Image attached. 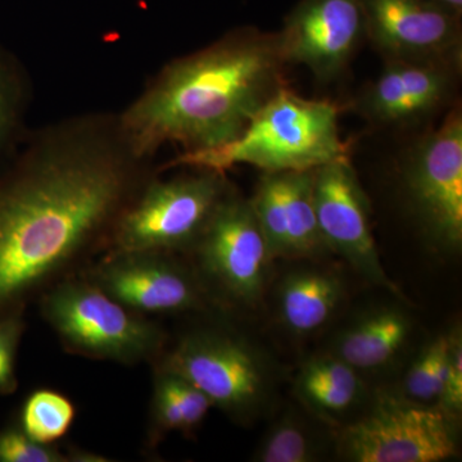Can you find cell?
I'll list each match as a JSON object with an SVG mask.
<instances>
[{
    "instance_id": "6da1fadb",
    "label": "cell",
    "mask_w": 462,
    "mask_h": 462,
    "mask_svg": "<svg viewBox=\"0 0 462 462\" xmlns=\"http://www.w3.org/2000/svg\"><path fill=\"white\" fill-rule=\"evenodd\" d=\"M157 173L130 147L117 115L25 134L0 166V318L25 314L108 252L121 216Z\"/></svg>"
},
{
    "instance_id": "7a4b0ae2",
    "label": "cell",
    "mask_w": 462,
    "mask_h": 462,
    "mask_svg": "<svg viewBox=\"0 0 462 462\" xmlns=\"http://www.w3.org/2000/svg\"><path fill=\"white\" fill-rule=\"evenodd\" d=\"M278 33L238 30L161 69L118 114L136 154L153 160L167 143L184 152L226 144L282 84Z\"/></svg>"
},
{
    "instance_id": "3957f363",
    "label": "cell",
    "mask_w": 462,
    "mask_h": 462,
    "mask_svg": "<svg viewBox=\"0 0 462 462\" xmlns=\"http://www.w3.org/2000/svg\"><path fill=\"white\" fill-rule=\"evenodd\" d=\"M348 158L338 132V107L305 99L282 87L258 109L234 141L220 147L184 152L169 165L225 173L236 165L264 172L305 171Z\"/></svg>"
},
{
    "instance_id": "277c9868",
    "label": "cell",
    "mask_w": 462,
    "mask_h": 462,
    "mask_svg": "<svg viewBox=\"0 0 462 462\" xmlns=\"http://www.w3.org/2000/svg\"><path fill=\"white\" fill-rule=\"evenodd\" d=\"M38 303L63 348L90 360L152 365L169 342L162 325L121 305L83 273L58 282Z\"/></svg>"
},
{
    "instance_id": "5b68a950",
    "label": "cell",
    "mask_w": 462,
    "mask_h": 462,
    "mask_svg": "<svg viewBox=\"0 0 462 462\" xmlns=\"http://www.w3.org/2000/svg\"><path fill=\"white\" fill-rule=\"evenodd\" d=\"M151 366L181 376L234 421H251L272 391V374L260 351L220 322L197 325L169 338Z\"/></svg>"
},
{
    "instance_id": "8992f818",
    "label": "cell",
    "mask_w": 462,
    "mask_h": 462,
    "mask_svg": "<svg viewBox=\"0 0 462 462\" xmlns=\"http://www.w3.org/2000/svg\"><path fill=\"white\" fill-rule=\"evenodd\" d=\"M231 189L225 173L197 170L161 180L154 175L121 216L109 251L187 254Z\"/></svg>"
},
{
    "instance_id": "52a82bcc",
    "label": "cell",
    "mask_w": 462,
    "mask_h": 462,
    "mask_svg": "<svg viewBox=\"0 0 462 462\" xmlns=\"http://www.w3.org/2000/svg\"><path fill=\"white\" fill-rule=\"evenodd\" d=\"M187 254L217 309L260 302L273 260L251 199L227 191Z\"/></svg>"
},
{
    "instance_id": "ba28073f",
    "label": "cell",
    "mask_w": 462,
    "mask_h": 462,
    "mask_svg": "<svg viewBox=\"0 0 462 462\" xmlns=\"http://www.w3.org/2000/svg\"><path fill=\"white\" fill-rule=\"evenodd\" d=\"M457 448L454 416L387 392L339 436L340 454L355 462H440Z\"/></svg>"
},
{
    "instance_id": "9c48e42d",
    "label": "cell",
    "mask_w": 462,
    "mask_h": 462,
    "mask_svg": "<svg viewBox=\"0 0 462 462\" xmlns=\"http://www.w3.org/2000/svg\"><path fill=\"white\" fill-rule=\"evenodd\" d=\"M181 256L160 251H108L81 273L138 314H209L218 310L199 273Z\"/></svg>"
},
{
    "instance_id": "30bf717a",
    "label": "cell",
    "mask_w": 462,
    "mask_h": 462,
    "mask_svg": "<svg viewBox=\"0 0 462 462\" xmlns=\"http://www.w3.org/2000/svg\"><path fill=\"white\" fill-rule=\"evenodd\" d=\"M406 184L428 239L442 251H460L462 117L457 109L413 151Z\"/></svg>"
},
{
    "instance_id": "8fae6325",
    "label": "cell",
    "mask_w": 462,
    "mask_h": 462,
    "mask_svg": "<svg viewBox=\"0 0 462 462\" xmlns=\"http://www.w3.org/2000/svg\"><path fill=\"white\" fill-rule=\"evenodd\" d=\"M314 202L322 239L373 284L401 296L380 261L366 194L348 158L315 169Z\"/></svg>"
},
{
    "instance_id": "7c38bea8",
    "label": "cell",
    "mask_w": 462,
    "mask_h": 462,
    "mask_svg": "<svg viewBox=\"0 0 462 462\" xmlns=\"http://www.w3.org/2000/svg\"><path fill=\"white\" fill-rule=\"evenodd\" d=\"M366 35L364 0H302L278 33L285 63L322 81L338 76Z\"/></svg>"
},
{
    "instance_id": "4fadbf2b",
    "label": "cell",
    "mask_w": 462,
    "mask_h": 462,
    "mask_svg": "<svg viewBox=\"0 0 462 462\" xmlns=\"http://www.w3.org/2000/svg\"><path fill=\"white\" fill-rule=\"evenodd\" d=\"M366 35L392 60L448 63L460 54V14L436 0H364Z\"/></svg>"
},
{
    "instance_id": "5bb4252c",
    "label": "cell",
    "mask_w": 462,
    "mask_h": 462,
    "mask_svg": "<svg viewBox=\"0 0 462 462\" xmlns=\"http://www.w3.org/2000/svg\"><path fill=\"white\" fill-rule=\"evenodd\" d=\"M315 170L264 172L252 207L272 260L328 254L314 202Z\"/></svg>"
},
{
    "instance_id": "9a60e30c",
    "label": "cell",
    "mask_w": 462,
    "mask_h": 462,
    "mask_svg": "<svg viewBox=\"0 0 462 462\" xmlns=\"http://www.w3.org/2000/svg\"><path fill=\"white\" fill-rule=\"evenodd\" d=\"M447 63L392 60L364 94L360 108L376 123H400L439 107L449 96Z\"/></svg>"
},
{
    "instance_id": "2e32d148",
    "label": "cell",
    "mask_w": 462,
    "mask_h": 462,
    "mask_svg": "<svg viewBox=\"0 0 462 462\" xmlns=\"http://www.w3.org/2000/svg\"><path fill=\"white\" fill-rule=\"evenodd\" d=\"M411 334L409 316L396 307H382L358 319L337 340L334 355L360 372L391 364Z\"/></svg>"
},
{
    "instance_id": "e0dca14e",
    "label": "cell",
    "mask_w": 462,
    "mask_h": 462,
    "mask_svg": "<svg viewBox=\"0 0 462 462\" xmlns=\"http://www.w3.org/2000/svg\"><path fill=\"white\" fill-rule=\"evenodd\" d=\"M343 298V285L333 273L300 270L289 273L278 293L279 315L291 333L306 336L321 329Z\"/></svg>"
},
{
    "instance_id": "ac0fdd59",
    "label": "cell",
    "mask_w": 462,
    "mask_h": 462,
    "mask_svg": "<svg viewBox=\"0 0 462 462\" xmlns=\"http://www.w3.org/2000/svg\"><path fill=\"white\" fill-rule=\"evenodd\" d=\"M212 407L211 400L181 376L153 369L145 437L148 448H156L163 437L171 431L191 436Z\"/></svg>"
},
{
    "instance_id": "d6986e66",
    "label": "cell",
    "mask_w": 462,
    "mask_h": 462,
    "mask_svg": "<svg viewBox=\"0 0 462 462\" xmlns=\"http://www.w3.org/2000/svg\"><path fill=\"white\" fill-rule=\"evenodd\" d=\"M298 396L325 419H336L354 409L364 393L363 380L351 365L337 355L307 361L296 380Z\"/></svg>"
},
{
    "instance_id": "ffe728a7",
    "label": "cell",
    "mask_w": 462,
    "mask_h": 462,
    "mask_svg": "<svg viewBox=\"0 0 462 462\" xmlns=\"http://www.w3.org/2000/svg\"><path fill=\"white\" fill-rule=\"evenodd\" d=\"M30 98L32 83L25 67L0 44V166L25 136L23 120Z\"/></svg>"
},
{
    "instance_id": "44dd1931",
    "label": "cell",
    "mask_w": 462,
    "mask_h": 462,
    "mask_svg": "<svg viewBox=\"0 0 462 462\" xmlns=\"http://www.w3.org/2000/svg\"><path fill=\"white\" fill-rule=\"evenodd\" d=\"M75 419L76 407L69 398L51 389H39L26 398L20 427L36 442L54 445L69 433Z\"/></svg>"
},
{
    "instance_id": "7402d4cb",
    "label": "cell",
    "mask_w": 462,
    "mask_h": 462,
    "mask_svg": "<svg viewBox=\"0 0 462 462\" xmlns=\"http://www.w3.org/2000/svg\"><path fill=\"white\" fill-rule=\"evenodd\" d=\"M320 445L311 430L294 413H287L270 428L258 446L254 460L261 462H310L320 455Z\"/></svg>"
},
{
    "instance_id": "603a6c76",
    "label": "cell",
    "mask_w": 462,
    "mask_h": 462,
    "mask_svg": "<svg viewBox=\"0 0 462 462\" xmlns=\"http://www.w3.org/2000/svg\"><path fill=\"white\" fill-rule=\"evenodd\" d=\"M449 346L451 331L438 336L422 348L404 376L403 387L407 398L420 403L437 402L445 384Z\"/></svg>"
},
{
    "instance_id": "cb8c5ba5",
    "label": "cell",
    "mask_w": 462,
    "mask_h": 462,
    "mask_svg": "<svg viewBox=\"0 0 462 462\" xmlns=\"http://www.w3.org/2000/svg\"><path fill=\"white\" fill-rule=\"evenodd\" d=\"M69 452L32 439L20 424L0 430V462H69Z\"/></svg>"
},
{
    "instance_id": "d4e9b609",
    "label": "cell",
    "mask_w": 462,
    "mask_h": 462,
    "mask_svg": "<svg viewBox=\"0 0 462 462\" xmlns=\"http://www.w3.org/2000/svg\"><path fill=\"white\" fill-rule=\"evenodd\" d=\"M25 329L23 312L0 318V396L17 391L16 360Z\"/></svg>"
},
{
    "instance_id": "484cf974",
    "label": "cell",
    "mask_w": 462,
    "mask_h": 462,
    "mask_svg": "<svg viewBox=\"0 0 462 462\" xmlns=\"http://www.w3.org/2000/svg\"><path fill=\"white\" fill-rule=\"evenodd\" d=\"M437 406L457 419L462 410V337L460 328L451 331L448 367Z\"/></svg>"
},
{
    "instance_id": "4316f807",
    "label": "cell",
    "mask_w": 462,
    "mask_h": 462,
    "mask_svg": "<svg viewBox=\"0 0 462 462\" xmlns=\"http://www.w3.org/2000/svg\"><path fill=\"white\" fill-rule=\"evenodd\" d=\"M437 3L445 5V7L451 9L455 14H462V0H436Z\"/></svg>"
}]
</instances>
